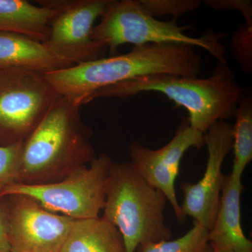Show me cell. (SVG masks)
<instances>
[{"instance_id":"23","label":"cell","mask_w":252,"mask_h":252,"mask_svg":"<svg viewBox=\"0 0 252 252\" xmlns=\"http://www.w3.org/2000/svg\"><path fill=\"white\" fill-rule=\"evenodd\" d=\"M214 252H234L226 245L220 243H210Z\"/></svg>"},{"instance_id":"9","label":"cell","mask_w":252,"mask_h":252,"mask_svg":"<svg viewBox=\"0 0 252 252\" xmlns=\"http://www.w3.org/2000/svg\"><path fill=\"white\" fill-rule=\"evenodd\" d=\"M112 0H41L55 11L46 44L77 64L104 58L107 49L91 39L94 22Z\"/></svg>"},{"instance_id":"13","label":"cell","mask_w":252,"mask_h":252,"mask_svg":"<svg viewBox=\"0 0 252 252\" xmlns=\"http://www.w3.org/2000/svg\"><path fill=\"white\" fill-rule=\"evenodd\" d=\"M240 177L224 176L216 220L209 231L210 243L225 244L234 252H252V243L241 225L240 197L245 187Z\"/></svg>"},{"instance_id":"17","label":"cell","mask_w":252,"mask_h":252,"mask_svg":"<svg viewBox=\"0 0 252 252\" xmlns=\"http://www.w3.org/2000/svg\"><path fill=\"white\" fill-rule=\"evenodd\" d=\"M139 252H210L209 230L196 222L185 235L175 240L151 243L137 249Z\"/></svg>"},{"instance_id":"10","label":"cell","mask_w":252,"mask_h":252,"mask_svg":"<svg viewBox=\"0 0 252 252\" xmlns=\"http://www.w3.org/2000/svg\"><path fill=\"white\" fill-rule=\"evenodd\" d=\"M204 145L205 134L192 128L188 119L184 118L172 140L161 148L152 149L139 142H132L129 147L130 163L134 170L165 195L180 222L187 218L175 190L180 162L189 149L200 150Z\"/></svg>"},{"instance_id":"16","label":"cell","mask_w":252,"mask_h":252,"mask_svg":"<svg viewBox=\"0 0 252 252\" xmlns=\"http://www.w3.org/2000/svg\"><path fill=\"white\" fill-rule=\"evenodd\" d=\"M233 130V170L230 175L242 178L245 168L252 160V96L248 93L235 112Z\"/></svg>"},{"instance_id":"12","label":"cell","mask_w":252,"mask_h":252,"mask_svg":"<svg viewBox=\"0 0 252 252\" xmlns=\"http://www.w3.org/2000/svg\"><path fill=\"white\" fill-rule=\"evenodd\" d=\"M77 64L46 42L16 33L0 32V69L21 68L46 74Z\"/></svg>"},{"instance_id":"14","label":"cell","mask_w":252,"mask_h":252,"mask_svg":"<svg viewBox=\"0 0 252 252\" xmlns=\"http://www.w3.org/2000/svg\"><path fill=\"white\" fill-rule=\"evenodd\" d=\"M55 11L26 0H0V32L16 33L46 42Z\"/></svg>"},{"instance_id":"3","label":"cell","mask_w":252,"mask_h":252,"mask_svg":"<svg viewBox=\"0 0 252 252\" xmlns=\"http://www.w3.org/2000/svg\"><path fill=\"white\" fill-rule=\"evenodd\" d=\"M145 92L165 94L187 109L190 127L203 134L219 121L234 117L240 101L248 94L228 64L218 62L207 79L170 74L135 78L101 89L91 101L99 97L126 99Z\"/></svg>"},{"instance_id":"6","label":"cell","mask_w":252,"mask_h":252,"mask_svg":"<svg viewBox=\"0 0 252 252\" xmlns=\"http://www.w3.org/2000/svg\"><path fill=\"white\" fill-rule=\"evenodd\" d=\"M60 97L44 74L0 69V146L24 142Z\"/></svg>"},{"instance_id":"8","label":"cell","mask_w":252,"mask_h":252,"mask_svg":"<svg viewBox=\"0 0 252 252\" xmlns=\"http://www.w3.org/2000/svg\"><path fill=\"white\" fill-rule=\"evenodd\" d=\"M10 252H60L74 220L44 208L28 195L0 198Z\"/></svg>"},{"instance_id":"1","label":"cell","mask_w":252,"mask_h":252,"mask_svg":"<svg viewBox=\"0 0 252 252\" xmlns=\"http://www.w3.org/2000/svg\"><path fill=\"white\" fill-rule=\"evenodd\" d=\"M201 67V56L194 46L151 44L44 75L60 95L81 107L97 91L119 83L157 74L198 77Z\"/></svg>"},{"instance_id":"7","label":"cell","mask_w":252,"mask_h":252,"mask_svg":"<svg viewBox=\"0 0 252 252\" xmlns=\"http://www.w3.org/2000/svg\"><path fill=\"white\" fill-rule=\"evenodd\" d=\"M112 160L106 154L56 183L11 186L0 198L22 194L35 199L44 208L74 220L98 217L105 202V186Z\"/></svg>"},{"instance_id":"18","label":"cell","mask_w":252,"mask_h":252,"mask_svg":"<svg viewBox=\"0 0 252 252\" xmlns=\"http://www.w3.org/2000/svg\"><path fill=\"white\" fill-rule=\"evenodd\" d=\"M22 143L0 146V195L11 186L19 184Z\"/></svg>"},{"instance_id":"2","label":"cell","mask_w":252,"mask_h":252,"mask_svg":"<svg viewBox=\"0 0 252 252\" xmlns=\"http://www.w3.org/2000/svg\"><path fill=\"white\" fill-rule=\"evenodd\" d=\"M92 137L80 107L61 96L23 142L19 184L56 183L89 165L96 157Z\"/></svg>"},{"instance_id":"21","label":"cell","mask_w":252,"mask_h":252,"mask_svg":"<svg viewBox=\"0 0 252 252\" xmlns=\"http://www.w3.org/2000/svg\"><path fill=\"white\" fill-rule=\"evenodd\" d=\"M207 5L215 9H237L243 15L245 22H252V1H206Z\"/></svg>"},{"instance_id":"22","label":"cell","mask_w":252,"mask_h":252,"mask_svg":"<svg viewBox=\"0 0 252 252\" xmlns=\"http://www.w3.org/2000/svg\"><path fill=\"white\" fill-rule=\"evenodd\" d=\"M10 250L4 210L0 204V252H10Z\"/></svg>"},{"instance_id":"19","label":"cell","mask_w":252,"mask_h":252,"mask_svg":"<svg viewBox=\"0 0 252 252\" xmlns=\"http://www.w3.org/2000/svg\"><path fill=\"white\" fill-rule=\"evenodd\" d=\"M144 9L153 16L170 15L178 18L182 15L198 9L200 3L193 0H140Z\"/></svg>"},{"instance_id":"5","label":"cell","mask_w":252,"mask_h":252,"mask_svg":"<svg viewBox=\"0 0 252 252\" xmlns=\"http://www.w3.org/2000/svg\"><path fill=\"white\" fill-rule=\"evenodd\" d=\"M100 18L91 39L105 46L110 56H116L123 44H176L202 48L219 63H227L225 46L220 42L222 33L209 32L200 37L187 35L185 31L189 27L179 26L175 19L159 21L144 9L140 0H112Z\"/></svg>"},{"instance_id":"4","label":"cell","mask_w":252,"mask_h":252,"mask_svg":"<svg viewBox=\"0 0 252 252\" xmlns=\"http://www.w3.org/2000/svg\"><path fill=\"white\" fill-rule=\"evenodd\" d=\"M167 202L130 162L112 161L106 182L103 217L120 232L126 252L172 238L164 215Z\"/></svg>"},{"instance_id":"20","label":"cell","mask_w":252,"mask_h":252,"mask_svg":"<svg viewBox=\"0 0 252 252\" xmlns=\"http://www.w3.org/2000/svg\"><path fill=\"white\" fill-rule=\"evenodd\" d=\"M252 22H245L232 43L237 60L249 73L252 71Z\"/></svg>"},{"instance_id":"24","label":"cell","mask_w":252,"mask_h":252,"mask_svg":"<svg viewBox=\"0 0 252 252\" xmlns=\"http://www.w3.org/2000/svg\"><path fill=\"white\" fill-rule=\"evenodd\" d=\"M214 252V251H213V249H212V252Z\"/></svg>"},{"instance_id":"15","label":"cell","mask_w":252,"mask_h":252,"mask_svg":"<svg viewBox=\"0 0 252 252\" xmlns=\"http://www.w3.org/2000/svg\"><path fill=\"white\" fill-rule=\"evenodd\" d=\"M60 252H126L122 235L102 217L74 220Z\"/></svg>"},{"instance_id":"11","label":"cell","mask_w":252,"mask_h":252,"mask_svg":"<svg viewBox=\"0 0 252 252\" xmlns=\"http://www.w3.org/2000/svg\"><path fill=\"white\" fill-rule=\"evenodd\" d=\"M205 144L208 158L203 178L195 184H181L184 200L180 205L186 217H191L210 231L216 220L224 179L222 165L233 149V126L226 121L215 123L205 133Z\"/></svg>"}]
</instances>
